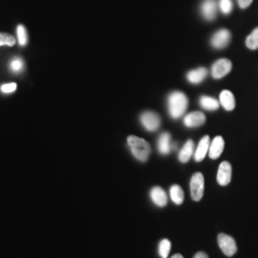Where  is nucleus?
Here are the masks:
<instances>
[{"mask_svg":"<svg viewBox=\"0 0 258 258\" xmlns=\"http://www.w3.org/2000/svg\"><path fill=\"white\" fill-rule=\"evenodd\" d=\"M168 112L172 119H180L186 111L188 100L186 95L180 91L171 93L168 96Z\"/></svg>","mask_w":258,"mask_h":258,"instance_id":"1","label":"nucleus"},{"mask_svg":"<svg viewBox=\"0 0 258 258\" xmlns=\"http://www.w3.org/2000/svg\"><path fill=\"white\" fill-rule=\"evenodd\" d=\"M129 148L133 156L140 162H147L150 154V146L144 139L134 135H130L127 138Z\"/></svg>","mask_w":258,"mask_h":258,"instance_id":"2","label":"nucleus"},{"mask_svg":"<svg viewBox=\"0 0 258 258\" xmlns=\"http://www.w3.org/2000/svg\"><path fill=\"white\" fill-rule=\"evenodd\" d=\"M217 240H218V245L225 255L231 257L236 253L237 251L236 242L231 236L225 233H220L218 235Z\"/></svg>","mask_w":258,"mask_h":258,"instance_id":"3","label":"nucleus"},{"mask_svg":"<svg viewBox=\"0 0 258 258\" xmlns=\"http://www.w3.org/2000/svg\"><path fill=\"white\" fill-rule=\"evenodd\" d=\"M205 181L204 176L200 172H196L190 181V192L194 201H200L204 195Z\"/></svg>","mask_w":258,"mask_h":258,"instance_id":"4","label":"nucleus"},{"mask_svg":"<svg viewBox=\"0 0 258 258\" xmlns=\"http://www.w3.org/2000/svg\"><path fill=\"white\" fill-rule=\"evenodd\" d=\"M232 69V63L231 60L227 58L218 59L216 62H214L212 67V76L213 79L219 80L226 75L229 74Z\"/></svg>","mask_w":258,"mask_h":258,"instance_id":"5","label":"nucleus"},{"mask_svg":"<svg viewBox=\"0 0 258 258\" xmlns=\"http://www.w3.org/2000/svg\"><path fill=\"white\" fill-rule=\"evenodd\" d=\"M140 120L143 126L148 131H155L161 125L160 117L158 116V114L152 111L144 112L140 117Z\"/></svg>","mask_w":258,"mask_h":258,"instance_id":"6","label":"nucleus"},{"mask_svg":"<svg viewBox=\"0 0 258 258\" xmlns=\"http://www.w3.org/2000/svg\"><path fill=\"white\" fill-rule=\"evenodd\" d=\"M231 39V32L227 29H221L212 36L211 44L215 49H224L230 44Z\"/></svg>","mask_w":258,"mask_h":258,"instance_id":"7","label":"nucleus"},{"mask_svg":"<svg viewBox=\"0 0 258 258\" xmlns=\"http://www.w3.org/2000/svg\"><path fill=\"white\" fill-rule=\"evenodd\" d=\"M231 173H232V168L231 165L229 162H223L220 164L218 172H217V182L218 184L225 186L231 183Z\"/></svg>","mask_w":258,"mask_h":258,"instance_id":"8","label":"nucleus"},{"mask_svg":"<svg viewBox=\"0 0 258 258\" xmlns=\"http://www.w3.org/2000/svg\"><path fill=\"white\" fill-rule=\"evenodd\" d=\"M200 12L206 20H213L217 13V3L215 0H204L200 6Z\"/></svg>","mask_w":258,"mask_h":258,"instance_id":"9","label":"nucleus"},{"mask_svg":"<svg viewBox=\"0 0 258 258\" xmlns=\"http://www.w3.org/2000/svg\"><path fill=\"white\" fill-rule=\"evenodd\" d=\"M206 121V116L202 112L195 111L187 114L184 119V125L188 128H194L203 125Z\"/></svg>","mask_w":258,"mask_h":258,"instance_id":"10","label":"nucleus"},{"mask_svg":"<svg viewBox=\"0 0 258 258\" xmlns=\"http://www.w3.org/2000/svg\"><path fill=\"white\" fill-rule=\"evenodd\" d=\"M225 147V141L222 138L221 136H216L215 138L212 140L210 148H209V156L211 159H218L221 156Z\"/></svg>","mask_w":258,"mask_h":258,"instance_id":"11","label":"nucleus"},{"mask_svg":"<svg viewBox=\"0 0 258 258\" xmlns=\"http://www.w3.org/2000/svg\"><path fill=\"white\" fill-rule=\"evenodd\" d=\"M210 145H211V142H210V137L208 135L204 136L203 138L200 140L197 148L194 151V160L196 162L203 161L204 158L206 157L209 151Z\"/></svg>","mask_w":258,"mask_h":258,"instance_id":"12","label":"nucleus"},{"mask_svg":"<svg viewBox=\"0 0 258 258\" xmlns=\"http://www.w3.org/2000/svg\"><path fill=\"white\" fill-rule=\"evenodd\" d=\"M158 149H159V152L163 155H166L171 151L172 146H171L170 133L163 132L160 135V137L158 139Z\"/></svg>","mask_w":258,"mask_h":258,"instance_id":"13","label":"nucleus"},{"mask_svg":"<svg viewBox=\"0 0 258 258\" xmlns=\"http://www.w3.org/2000/svg\"><path fill=\"white\" fill-rule=\"evenodd\" d=\"M150 197L153 203L156 204L158 207H165L167 204V195L162 187H153L150 191Z\"/></svg>","mask_w":258,"mask_h":258,"instance_id":"14","label":"nucleus"},{"mask_svg":"<svg viewBox=\"0 0 258 258\" xmlns=\"http://www.w3.org/2000/svg\"><path fill=\"white\" fill-rule=\"evenodd\" d=\"M220 104L225 110L232 111L235 108V99L233 94L229 90H223L220 93Z\"/></svg>","mask_w":258,"mask_h":258,"instance_id":"15","label":"nucleus"},{"mask_svg":"<svg viewBox=\"0 0 258 258\" xmlns=\"http://www.w3.org/2000/svg\"><path fill=\"white\" fill-rule=\"evenodd\" d=\"M194 142L192 140H188L184 145L183 148L181 149L180 153H179V160L182 163H187L191 156L194 155Z\"/></svg>","mask_w":258,"mask_h":258,"instance_id":"16","label":"nucleus"},{"mask_svg":"<svg viewBox=\"0 0 258 258\" xmlns=\"http://www.w3.org/2000/svg\"><path fill=\"white\" fill-rule=\"evenodd\" d=\"M208 75V70L205 67H199L196 68L194 70H191L187 73V80L191 83H200L203 82L204 79L207 77Z\"/></svg>","mask_w":258,"mask_h":258,"instance_id":"17","label":"nucleus"},{"mask_svg":"<svg viewBox=\"0 0 258 258\" xmlns=\"http://www.w3.org/2000/svg\"><path fill=\"white\" fill-rule=\"evenodd\" d=\"M199 103L202 106V108L210 111L217 110L220 105V102H218L216 99L209 96H202L199 100Z\"/></svg>","mask_w":258,"mask_h":258,"instance_id":"18","label":"nucleus"},{"mask_svg":"<svg viewBox=\"0 0 258 258\" xmlns=\"http://www.w3.org/2000/svg\"><path fill=\"white\" fill-rule=\"evenodd\" d=\"M170 197L172 201L177 205H181L184 202V194L182 187L178 184H174L170 187Z\"/></svg>","mask_w":258,"mask_h":258,"instance_id":"19","label":"nucleus"},{"mask_svg":"<svg viewBox=\"0 0 258 258\" xmlns=\"http://www.w3.org/2000/svg\"><path fill=\"white\" fill-rule=\"evenodd\" d=\"M246 45L250 50L258 49V27L255 28L246 39Z\"/></svg>","mask_w":258,"mask_h":258,"instance_id":"20","label":"nucleus"},{"mask_svg":"<svg viewBox=\"0 0 258 258\" xmlns=\"http://www.w3.org/2000/svg\"><path fill=\"white\" fill-rule=\"evenodd\" d=\"M171 249V242L169 240L164 239L159 245V254L162 258H167Z\"/></svg>","mask_w":258,"mask_h":258,"instance_id":"21","label":"nucleus"},{"mask_svg":"<svg viewBox=\"0 0 258 258\" xmlns=\"http://www.w3.org/2000/svg\"><path fill=\"white\" fill-rule=\"evenodd\" d=\"M23 67H24V61L19 56L14 57L10 62V68L15 73H20L23 70Z\"/></svg>","mask_w":258,"mask_h":258,"instance_id":"22","label":"nucleus"},{"mask_svg":"<svg viewBox=\"0 0 258 258\" xmlns=\"http://www.w3.org/2000/svg\"><path fill=\"white\" fill-rule=\"evenodd\" d=\"M18 37H19V42L20 46H25L28 43V35L26 28L24 25H19L18 29Z\"/></svg>","mask_w":258,"mask_h":258,"instance_id":"23","label":"nucleus"},{"mask_svg":"<svg viewBox=\"0 0 258 258\" xmlns=\"http://www.w3.org/2000/svg\"><path fill=\"white\" fill-rule=\"evenodd\" d=\"M16 44V39L12 35L7 33H0V46H14Z\"/></svg>","mask_w":258,"mask_h":258,"instance_id":"24","label":"nucleus"},{"mask_svg":"<svg viewBox=\"0 0 258 258\" xmlns=\"http://www.w3.org/2000/svg\"><path fill=\"white\" fill-rule=\"evenodd\" d=\"M219 8L224 15H229L233 8L232 0H219Z\"/></svg>","mask_w":258,"mask_h":258,"instance_id":"25","label":"nucleus"},{"mask_svg":"<svg viewBox=\"0 0 258 258\" xmlns=\"http://www.w3.org/2000/svg\"><path fill=\"white\" fill-rule=\"evenodd\" d=\"M0 90L3 93H12L17 90V83H12L3 84L0 87Z\"/></svg>","mask_w":258,"mask_h":258,"instance_id":"26","label":"nucleus"},{"mask_svg":"<svg viewBox=\"0 0 258 258\" xmlns=\"http://www.w3.org/2000/svg\"><path fill=\"white\" fill-rule=\"evenodd\" d=\"M252 1L253 0H237L238 5H239L240 8H242V9L248 8L249 5L252 3Z\"/></svg>","mask_w":258,"mask_h":258,"instance_id":"27","label":"nucleus"},{"mask_svg":"<svg viewBox=\"0 0 258 258\" xmlns=\"http://www.w3.org/2000/svg\"><path fill=\"white\" fill-rule=\"evenodd\" d=\"M194 258H209V256L203 252V251H199V252H197L196 254H195V256Z\"/></svg>","mask_w":258,"mask_h":258,"instance_id":"28","label":"nucleus"},{"mask_svg":"<svg viewBox=\"0 0 258 258\" xmlns=\"http://www.w3.org/2000/svg\"><path fill=\"white\" fill-rule=\"evenodd\" d=\"M171 258H184L183 257V255H181V254H175V255H173Z\"/></svg>","mask_w":258,"mask_h":258,"instance_id":"29","label":"nucleus"}]
</instances>
